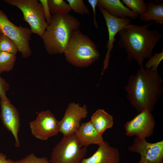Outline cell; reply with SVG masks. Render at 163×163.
<instances>
[{
	"mask_svg": "<svg viewBox=\"0 0 163 163\" xmlns=\"http://www.w3.org/2000/svg\"><path fill=\"white\" fill-rule=\"evenodd\" d=\"M124 89L128 100L138 113L145 110L152 112L162 96V80L158 71L142 67L129 76Z\"/></svg>",
	"mask_w": 163,
	"mask_h": 163,
	"instance_id": "obj_1",
	"label": "cell"
},
{
	"mask_svg": "<svg viewBox=\"0 0 163 163\" xmlns=\"http://www.w3.org/2000/svg\"><path fill=\"white\" fill-rule=\"evenodd\" d=\"M153 23L141 25L130 23L118 33V46L126 52L127 59L135 61L140 68L143 67L144 60L152 55L154 49L163 36L158 29H149Z\"/></svg>",
	"mask_w": 163,
	"mask_h": 163,
	"instance_id": "obj_2",
	"label": "cell"
},
{
	"mask_svg": "<svg viewBox=\"0 0 163 163\" xmlns=\"http://www.w3.org/2000/svg\"><path fill=\"white\" fill-rule=\"evenodd\" d=\"M81 24L69 14L52 15L50 24L41 37L47 52L51 55L63 53L73 35L80 30Z\"/></svg>",
	"mask_w": 163,
	"mask_h": 163,
	"instance_id": "obj_3",
	"label": "cell"
},
{
	"mask_svg": "<svg viewBox=\"0 0 163 163\" xmlns=\"http://www.w3.org/2000/svg\"><path fill=\"white\" fill-rule=\"evenodd\" d=\"M63 53L69 63L80 67L89 66L98 60L101 56L95 43L80 30L73 35Z\"/></svg>",
	"mask_w": 163,
	"mask_h": 163,
	"instance_id": "obj_4",
	"label": "cell"
},
{
	"mask_svg": "<svg viewBox=\"0 0 163 163\" xmlns=\"http://www.w3.org/2000/svg\"><path fill=\"white\" fill-rule=\"evenodd\" d=\"M87 147H82L75 133L63 138L53 149L51 163H81L86 155Z\"/></svg>",
	"mask_w": 163,
	"mask_h": 163,
	"instance_id": "obj_5",
	"label": "cell"
},
{
	"mask_svg": "<svg viewBox=\"0 0 163 163\" xmlns=\"http://www.w3.org/2000/svg\"><path fill=\"white\" fill-rule=\"evenodd\" d=\"M4 2L20 9L23 14V20L28 24L32 33L42 36L48 25L39 0H5Z\"/></svg>",
	"mask_w": 163,
	"mask_h": 163,
	"instance_id": "obj_6",
	"label": "cell"
},
{
	"mask_svg": "<svg viewBox=\"0 0 163 163\" xmlns=\"http://www.w3.org/2000/svg\"><path fill=\"white\" fill-rule=\"evenodd\" d=\"M0 31L11 40L16 44L23 58L30 56L31 50L29 45L32 34L30 29L15 25L9 19L7 15L0 9Z\"/></svg>",
	"mask_w": 163,
	"mask_h": 163,
	"instance_id": "obj_7",
	"label": "cell"
},
{
	"mask_svg": "<svg viewBox=\"0 0 163 163\" xmlns=\"http://www.w3.org/2000/svg\"><path fill=\"white\" fill-rule=\"evenodd\" d=\"M59 121L49 110L39 113L35 120L29 123L32 135L41 140H46L59 132Z\"/></svg>",
	"mask_w": 163,
	"mask_h": 163,
	"instance_id": "obj_8",
	"label": "cell"
},
{
	"mask_svg": "<svg viewBox=\"0 0 163 163\" xmlns=\"http://www.w3.org/2000/svg\"><path fill=\"white\" fill-rule=\"evenodd\" d=\"M128 150L138 153L141 158L138 163H163V141L155 143L136 137Z\"/></svg>",
	"mask_w": 163,
	"mask_h": 163,
	"instance_id": "obj_9",
	"label": "cell"
},
{
	"mask_svg": "<svg viewBox=\"0 0 163 163\" xmlns=\"http://www.w3.org/2000/svg\"><path fill=\"white\" fill-rule=\"evenodd\" d=\"M155 125V118L151 112L145 110L127 122L124 128L126 136L146 139L153 134Z\"/></svg>",
	"mask_w": 163,
	"mask_h": 163,
	"instance_id": "obj_10",
	"label": "cell"
},
{
	"mask_svg": "<svg viewBox=\"0 0 163 163\" xmlns=\"http://www.w3.org/2000/svg\"><path fill=\"white\" fill-rule=\"evenodd\" d=\"M88 114L87 106H81L75 103H69L62 119L59 121V132L63 136L76 133L80 125V122Z\"/></svg>",
	"mask_w": 163,
	"mask_h": 163,
	"instance_id": "obj_11",
	"label": "cell"
},
{
	"mask_svg": "<svg viewBox=\"0 0 163 163\" xmlns=\"http://www.w3.org/2000/svg\"><path fill=\"white\" fill-rule=\"evenodd\" d=\"M98 8L104 19L108 33V40L106 46L107 50L101 71V74L103 75L109 66L110 53L113 48L114 43L116 40V36L120 30L131 23V20L128 18L115 17L110 14L103 8Z\"/></svg>",
	"mask_w": 163,
	"mask_h": 163,
	"instance_id": "obj_12",
	"label": "cell"
},
{
	"mask_svg": "<svg viewBox=\"0 0 163 163\" xmlns=\"http://www.w3.org/2000/svg\"><path fill=\"white\" fill-rule=\"evenodd\" d=\"M0 118L4 126L10 132L14 138L15 145L19 147L20 145L18 134L20 126L19 112L8 98L1 99Z\"/></svg>",
	"mask_w": 163,
	"mask_h": 163,
	"instance_id": "obj_13",
	"label": "cell"
},
{
	"mask_svg": "<svg viewBox=\"0 0 163 163\" xmlns=\"http://www.w3.org/2000/svg\"><path fill=\"white\" fill-rule=\"evenodd\" d=\"M90 157L84 158L81 163H120V155L118 149L111 146L104 141Z\"/></svg>",
	"mask_w": 163,
	"mask_h": 163,
	"instance_id": "obj_14",
	"label": "cell"
},
{
	"mask_svg": "<svg viewBox=\"0 0 163 163\" xmlns=\"http://www.w3.org/2000/svg\"><path fill=\"white\" fill-rule=\"evenodd\" d=\"M75 133L82 147L91 144L99 145L104 141L102 136L98 133L90 121L81 124Z\"/></svg>",
	"mask_w": 163,
	"mask_h": 163,
	"instance_id": "obj_15",
	"label": "cell"
},
{
	"mask_svg": "<svg viewBox=\"0 0 163 163\" xmlns=\"http://www.w3.org/2000/svg\"><path fill=\"white\" fill-rule=\"evenodd\" d=\"M97 6L117 18L135 19L139 16L132 12L120 0H98Z\"/></svg>",
	"mask_w": 163,
	"mask_h": 163,
	"instance_id": "obj_16",
	"label": "cell"
},
{
	"mask_svg": "<svg viewBox=\"0 0 163 163\" xmlns=\"http://www.w3.org/2000/svg\"><path fill=\"white\" fill-rule=\"evenodd\" d=\"M90 121L98 133L102 136L106 130L111 128L114 123L113 117L103 109L96 110L92 115Z\"/></svg>",
	"mask_w": 163,
	"mask_h": 163,
	"instance_id": "obj_17",
	"label": "cell"
},
{
	"mask_svg": "<svg viewBox=\"0 0 163 163\" xmlns=\"http://www.w3.org/2000/svg\"><path fill=\"white\" fill-rule=\"evenodd\" d=\"M147 7L146 12L139 16L140 20L144 22L155 21V23L163 24V4L155 3L153 2H145Z\"/></svg>",
	"mask_w": 163,
	"mask_h": 163,
	"instance_id": "obj_18",
	"label": "cell"
},
{
	"mask_svg": "<svg viewBox=\"0 0 163 163\" xmlns=\"http://www.w3.org/2000/svg\"><path fill=\"white\" fill-rule=\"evenodd\" d=\"M52 15H62L69 14L71 9L69 4L63 0H48Z\"/></svg>",
	"mask_w": 163,
	"mask_h": 163,
	"instance_id": "obj_19",
	"label": "cell"
},
{
	"mask_svg": "<svg viewBox=\"0 0 163 163\" xmlns=\"http://www.w3.org/2000/svg\"><path fill=\"white\" fill-rule=\"evenodd\" d=\"M16 59L15 54L5 52L0 53V74L12 70Z\"/></svg>",
	"mask_w": 163,
	"mask_h": 163,
	"instance_id": "obj_20",
	"label": "cell"
},
{
	"mask_svg": "<svg viewBox=\"0 0 163 163\" xmlns=\"http://www.w3.org/2000/svg\"><path fill=\"white\" fill-rule=\"evenodd\" d=\"M121 2L132 12L139 16L147 11V7L143 0H122Z\"/></svg>",
	"mask_w": 163,
	"mask_h": 163,
	"instance_id": "obj_21",
	"label": "cell"
},
{
	"mask_svg": "<svg viewBox=\"0 0 163 163\" xmlns=\"http://www.w3.org/2000/svg\"><path fill=\"white\" fill-rule=\"evenodd\" d=\"M18 51L15 43L4 34H0V53L5 52L16 54Z\"/></svg>",
	"mask_w": 163,
	"mask_h": 163,
	"instance_id": "obj_22",
	"label": "cell"
},
{
	"mask_svg": "<svg viewBox=\"0 0 163 163\" xmlns=\"http://www.w3.org/2000/svg\"><path fill=\"white\" fill-rule=\"evenodd\" d=\"M71 10L75 13L83 15L89 14L88 8L85 5L83 0H66Z\"/></svg>",
	"mask_w": 163,
	"mask_h": 163,
	"instance_id": "obj_23",
	"label": "cell"
},
{
	"mask_svg": "<svg viewBox=\"0 0 163 163\" xmlns=\"http://www.w3.org/2000/svg\"><path fill=\"white\" fill-rule=\"evenodd\" d=\"M163 59V50L160 53H155L146 62L145 68L153 71H158V65Z\"/></svg>",
	"mask_w": 163,
	"mask_h": 163,
	"instance_id": "obj_24",
	"label": "cell"
},
{
	"mask_svg": "<svg viewBox=\"0 0 163 163\" xmlns=\"http://www.w3.org/2000/svg\"><path fill=\"white\" fill-rule=\"evenodd\" d=\"M50 162L47 157H38L33 153H30L21 159L15 161V163H49Z\"/></svg>",
	"mask_w": 163,
	"mask_h": 163,
	"instance_id": "obj_25",
	"label": "cell"
},
{
	"mask_svg": "<svg viewBox=\"0 0 163 163\" xmlns=\"http://www.w3.org/2000/svg\"><path fill=\"white\" fill-rule=\"evenodd\" d=\"M39 1L42 6L45 19L46 22L48 25L51 22L52 15L50 12L48 0H40Z\"/></svg>",
	"mask_w": 163,
	"mask_h": 163,
	"instance_id": "obj_26",
	"label": "cell"
},
{
	"mask_svg": "<svg viewBox=\"0 0 163 163\" xmlns=\"http://www.w3.org/2000/svg\"><path fill=\"white\" fill-rule=\"evenodd\" d=\"M9 88V85L6 81L0 76V97L5 99L8 97L6 93Z\"/></svg>",
	"mask_w": 163,
	"mask_h": 163,
	"instance_id": "obj_27",
	"label": "cell"
},
{
	"mask_svg": "<svg viewBox=\"0 0 163 163\" xmlns=\"http://www.w3.org/2000/svg\"><path fill=\"white\" fill-rule=\"evenodd\" d=\"M98 0H88V2L91 5L92 8L94 18L93 23L95 27L97 29L98 28V25L97 23L96 13V8L97 6V3Z\"/></svg>",
	"mask_w": 163,
	"mask_h": 163,
	"instance_id": "obj_28",
	"label": "cell"
},
{
	"mask_svg": "<svg viewBox=\"0 0 163 163\" xmlns=\"http://www.w3.org/2000/svg\"><path fill=\"white\" fill-rule=\"evenodd\" d=\"M0 163H15V161L7 158L6 155L0 152Z\"/></svg>",
	"mask_w": 163,
	"mask_h": 163,
	"instance_id": "obj_29",
	"label": "cell"
},
{
	"mask_svg": "<svg viewBox=\"0 0 163 163\" xmlns=\"http://www.w3.org/2000/svg\"><path fill=\"white\" fill-rule=\"evenodd\" d=\"M1 33V32L0 31V34Z\"/></svg>",
	"mask_w": 163,
	"mask_h": 163,
	"instance_id": "obj_30",
	"label": "cell"
}]
</instances>
